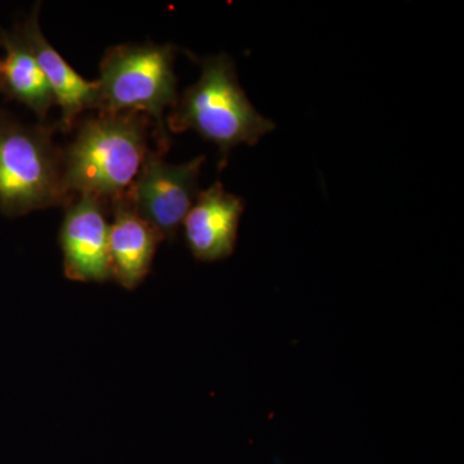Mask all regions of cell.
<instances>
[{
  "label": "cell",
  "mask_w": 464,
  "mask_h": 464,
  "mask_svg": "<svg viewBox=\"0 0 464 464\" xmlns=\"http://www.w3.org/2000/svg\"><path fill=\"white\" fill-rule=\"evenodd\" d=\"M148 116L121 112L88 116L75 139L61 150L63 186L67 199L90 195L106 206L123 198L149 152Z\"/></svg>",
  "instance_id": "1"
},
{
  "label": "cell",
  "mask_w": 464,
  "mask_h": 464,
  "mask_svg": "<svg viewBox=\"0 0 464 464\" xmlns=\"http://www.w3.org/2000/svg\"><path fill=\"white\" fill-rule=\"evenodd\" d=\"M199 81L179 97L168 115L169 132L195 130L221 152L219 169H224L235 146L256 145L273 132L275 124L259 114L237 81L234 61L227 54L200 60Z\"/></svg>",
  "instance_id": "2"
},
{
  "label": "cell",
  "mask_w": 464,
  "mask_h": 464,
  "mask_svg": "<svg viewBox=\"0 0 464 464\" xmlns=\"http://www.w3.org/2000/svg\"><path fill=\"white\" fill-rule=\"evenodd\" d=\"M174 53L176 47L170 44L114 45L101 61L97 81V111L148 116L154 125L152 137L160 154H167L170 146L164 111L173 109L179 100Z\"/></svg>",
  "instance_id": "3"
},
{
  "label": "cell",
  "mask_w": 464,
  "mask_h": 464,
  "mask_svg": "<svg viewBox=\"0 0 464 464\" xmlns=\"http://www.w3.org/2000/svg\"><path fill=\"white\" fill-rule=\"evenodd\" d=\"M56 128L26 124L0 110V213L21 217L66 206Z\"/></svg>",
  "instance_id": "4"
},
{
  "label": "cell",
  "mask_w": 464,
  "mask_h": 464,
  "mask_svg": "<svg viewBox=\"0 0 464 464\" xmlns=\"http://www.w3.org/2000/svg\"><path fill=\"white\" fill-rule=\"evenodd\" d=\"M164 154L150 151L124 199L164 240H173L199 194V176L206 157L170 164Z\"/></svg>",
  "instance_id": "5"
},
{
  "label": "cell",
  "mask_w": 464,
  "mask_h": 464,
  "mask_svg": "<svg viewBox=\"0 0 464 464\" xmlns=\"http://www.w3.org/2000/svg\"><path fill=\"white\" fill-rule=\"evenodd\" d=\"M65 207L58 237L63 275L76 283L110 282L108 206L90 195H76Z\"/></svg>",
  "instance_id": "6"
},
{
  "label": "cell",
  "mask_w": 464,
  "mask_h": 464,
  "mask_svg": "<svg viewBox=\"0 0 464 464\" xmlns=\"http://www.w3.org/2000/svg\"><path fill=\"white\" fill-rule=\"evenodd\" d=\"M243 212L244 200L226 191L221 182L199 192L182 224L194 258L216 262L230 257Z\"/></svg>",
  "instance_id": "7"
},
{
  "label": "cell",
  "mask_w": 464,
  "mask_h": 464,
  "mask_svg": "<svg viewBox=\"0 0 464 464\" xmlns=\"http://www.w3.org/2000/svg\"><path fill=\"white\" fill-rule=\"evenodd\" d=\"M39 9L41 5H36L23 25L17 27L44 72L54 103L61 109L57 127L70 132L85 110H96L99 84L79 75L48 42L39 24Z\"/></svg>",
  "instance_id": "8"
},
{
  "label": "cell",
  "mask_w": 464,
  "mask_h": 464,
  "mask_svg": "<svg viewBox=\"0 0 464 464\" xmlns=\"http://www.w3.org/2000/svg\"><path fill=\"white\" fill-rule=\"evenodd\" d=\"M109 255L111 279L127 290L139 288L149 276L164 237L137 215L124 197L109 206Z\"/></svg>",
  "instance_id": "9"
},
{
  "label": "cell",
  "mask_w": 464,
  "mask_h": 464,
  "mask_svg": "<svg viewBox=\"0 0 464 464\" xmlns=\"http://www.w3.org/2000/svg\"><path fill=\"white\" fill-rule=\"evenodd\" d=\"M0 45L5 50L0 60V92L32 110L43 123L56 103L33 51L18 27L11 32L0 29Z\"/></svg>",
  "instance_id": "10"
}]
</instances>
